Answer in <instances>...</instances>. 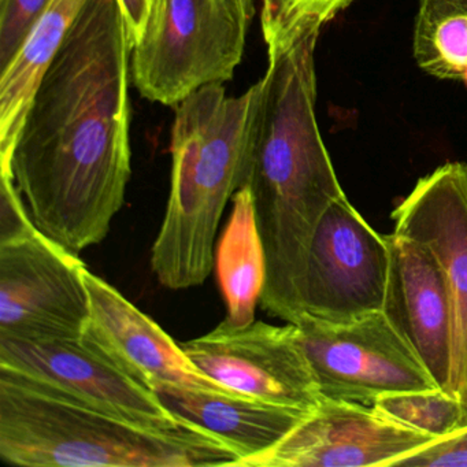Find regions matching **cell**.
I'll list each match as a JSON object with an SVG mask.
<instances>
[{
  "instance_id": "7402d4cb",
  "label": "cell",
  "mask_w": 467,
  "mask_h": 467,
  "mask_svg": "<svg viewBox=\"0 0 467 467\" xmlns=\"http://www.w3.org/2000/svg\"><path fill=\"white\" fill-rule=\"evenodd\" d=\"M119 4L127 23L128 37L133 48L143 34L152 0H119Z\"/></svg>"
},
{
  "instance_id": "52a82bcc",
  "label": "cell",
  "mask_w": 467,
  "mask_h": 467,
  "mask_svg": "<svg viewBox=\"0 0 467 467\" xmlns=\"http://www.w3.org/2000/svg\"><path fill=\"white\" fill-rule=\"evenodd\" d=\"M389 264L388 236L374 231L344 193L327 207L311 242L305 319L348 324L382 311Z\"/></svg>"
},
{
  "instance_id": "ac0fdd59",
  "label": "cell",
  "mask_w": 467,
  "mask_h": 467,
  "mask_svg": "<svg viewBox=\"0 0 467 467\" xmlns=\"http://www.w3.org/2000/svg\"><path fill=\"white\" fill-rule=\"evenodd\" d=\"M371 406L384 417L436 440L464 428L461 401L440 388L390 393L376 399Z\"/></svg>"
},
{
  "instance_id": "3957f363",
  "label": "cell",
  "mask_w": 467,
  "mask_h": 467,
  "mask_svg": "<svg viewBox=\"0 0 467 467\" xmlns=\"http://www.w3.org/2000/svg\"><path fill=\"white\" fill-rule=\"evenodd\" d=\"M259 81L240 97L209 84L176 106L171 192L151 251L158 283L171 291L202 285L228 202L244 185Z\"/></svg>"
},
{
  "instance_id": "5bb4252c",
  "label": "cell",
  "mask_w": 467,
  "mask_h": 467,
  "mask_svg": "<svg viewBox=\"0 0 467 467\" xmlns=\"http://www.w3.org/2000/svg\"><path fill=\"white\" fill-rule=\"evenodd\" d=\"M154 393L169 411L231 444L240 455L237 466L277 445L310 412L250 396L177 385H161Z\"/></svg>"
},
{
  "instance_id": "7a4b0ae2",
  "label": "cell",
  "mask_w": 467,
  "mask_h": 467,
  "mask_svg": "<svg viewBox=\"0 0 467 467\" xmlns=\"http://www.w3.org/2000/svg\"><path fill=\"white\" fill-rule=\"evenodd\" d=\"M0 458L23 467L237 466L231 444L202 426L151 429L0 365Z\"/></svg>"
},
{
  "instance_id": "2e32d148",
  "label": "cell",
  "mask_w": 467,
  "mask_h": 467,
  "mask_svg": "<svg viewBox=\"0 0 467 467\" xmlns=\"http://www.w3.org/2000/svg\"><path fill=\"white\" fill-rule=\"evenodd\" d=\"M232 204L214 264L226 306L223 321L243 327L255 321L256 306L266 283V255L248 185L236 191Z\"/></svg>"
},
{
  "instance_id": "30bf717a",
  "label": "cell",
  "mask_w": 467,
  "mask_h": 467,
  "mask_svg": "<svg viewBox=\"0 0 467 467\" xmlns=\"http://www.w3.org/2000/svg\"><path fill=\"white\" fill-rule=\"evenodd\" d=\"M395 234L425 245L441 267L451 311L452 365L448 392L467 426V185L463 163H447L418 180L392 213Z\"/></svg>"
},
{
  "instance_id": "9c48e42d",
  "label": "cell",
  "mask_w": 467,
  "mask_h": 467,
  "mask_svg": "<svg viewBox=\"0 0 467 467\" xmlns=\"http://www.w3.org/2000/svg\"><path fill=\"white\" fill-rule=\"evenodd\" d=\"M436 441L358 401L322 398L277 445L242 467H395Z\"/></svg>"
},
{
  "instance_id": "d6986e66",
  "label": "cell",
  "mask_w": 467,
  "mask_h": 467,
  "mask_svg": "<svg viewBox=\"0 0 467 467\" xmlns=\"http://www.w3.org/2000/svg\"><path fill=\"white\" fill-rule=\"evenodd\" d=\"M51 0H0V73L23 47Z\"/></svg>"
},
{
  "instance_id": "8fae6325",
  "label": "cell",
  "mask_w": 467,
  "mask_h": 467,
  "mask_svg": "<svg viewBox=\"0 0 467 467\" xmlns=\"http://www.w3.org/2000/svg\"><path fill=\"white\" fill-rule=\"evenodd\" d=\"M0 365L23 371L136 425L169 431L191 423L169 411L154 392L89 348L81 338H0Z\"/></svg>"
},
{
  "instance_id": "8992f818",
  "label": "cell",
  "mask_w": 467,
  "mask_h": 467,
  "mask_svg": "<svg viewBox=\"0 0 467 467\" xmlns=\"http://www.w3.org/2000/svg\"><path fill=\"white\" fill-rule=\"evenodd\" d=\"M87 266L37 229L0 243V338H81L89 319Z\"/></svg>"
},
{
  "instance_id": "5b68a950",
  "label": "cell",
  "mask_w": 467,
  "mask_h": 467,
  "mask_svg": "<svg viewBox=\"0 0 467 467\" xmlns=\"http://www.w3.org/2000/svg\"><path fill=\"white\" fill-rule=\"evenodd\" d=\"M296 327L324 398L371 404L390 393L439 388L384 311L348 324L306 318Z\"/></svg>"
},
{
  "instance_id": "e0dca14e",
  "label": "cell",
  "mask_w": 467,
  "mask_h": 467,
  "mask_svg": "<svg viewBox=\"0 0 467 467\" xmlns=\"http://www.w3.org/2000/svg\"><path fill=\"white\" fill-rule=\"evenodd\" d=\"M414 57L428 75L467 84V0H420Z\"/></svg>"
},
{
  "instance_id": "603a6c76",
  "label": "cell",
  "mask_w": 467,
  "mask_h": 467,
  "mask_svg": "<svg viewBox=\"0 0 467 467\" xmlns=\"http://www.w3.org/2000/svg\"><path fill=\"white\" fill-rule=\"evenodd\" d=\"M278 2L292 9L324 13L332 20L338 12L348 6L351 0H278Z\"/></svg>"
},
{
  "instance_id": "44dd1931",
  "label": "cell",
  "mask_w": 467,
  "mask_h": 467,
  "mask_svg": "<svg viewBox=\"0 0 467 467\" xmlns=\"http://www.w3.org/2000/svg\"><path fill=\"white\" fill-rule=\"evenodd\" d=\"M409 467H467V426L431 442L396 463Z\"/></svg>"
},
{
  "instance_id": "ffe728a7",
  "label": "cell",
  "mask_w": 467,
  "mask_h": 467,
  "mask_svg": "<svg viewBox=\"0 0 467 467\" xmlns=\"http://www.w3.org/2000/svg\"><path fill=\"white\" fill-rule=\"evenodd\" d=\"M0 243L12 242L37 231L10 171H0Z\"/></svg>"
},
{
  "instance_id": "6da1fadb",
  "label": "cell",
  "mask_w": 467,
  "mask_h": 467,
  "mask_svg": "<svg viewBox=\"0 0 467 467\" xmlns=\"http://www.w3.org/2000/svg\"><path fill=\"white\" fill-rule=\"evenodd\" d=\"M119 0H88L46 69L12 155L35 225L78 254L108 237L130 173V58Z\"/></svg>"
},
{
  "instance_id": "277c9868",
  "label": "cell",
  "mask_w": 467,
  "mask_h": 467,
  "mask_svg": "<svg viewBox=\"0 0 467 467\" xmlns=\"http://www.w3.org/2000/svg\"><path fill=\"white\" fill-rule=\"evenodd\" d=\"M254 13V0H152L132 48L141 97L177 106L202 87L231 80Z\"/></svg>"
},
{
  "instance_id": "4fadbf2b",
  "label": "cell",
  "mask_w": 467,
  "mask_h": 467,
  "mask_svg": "<svg viewBox=\"0 0 467 467\" xmlns=\"http://www.w3.org/2000/svg\"><path fill=\"white\" fill-rule=\"evenodd\" d=\"M388 243L389 275L382 311L417 352L437 387L448 392L452 341L450 300L441 267L417 240L393 232Z\"/></svg>"
},
{
  "instance_id": "cb8c5ba5",
  "label": "cell",
  "mask_w": 467,
  "mask_h": 467,
  "mask_svg": "<svg viewBox=\"0 0 467 467\" xmlns=\"http://www.w3.org/2000/svg\"><path fill=\"white\" fill-rule=\"evenodd\" d=\"M463 173H464V180H466V185H467V163H463Z\"/></svg>"
},
{
  "instance_id": "7c38bea8",
  "label": "cell",
  "mask_w": 467,
  "mask_h": 467,
  "mask_svg": "<svg viewBox=\"0 0 467 467\" xmlns=\"http://www.w3.org/2000/svg\"><path fill=\"white\" fill-rule=\"evenodd\" d=\"M89 319L81 340L154 392L161 385L234 393L202 373L157 322L119 289L86 270ZM237 395V393H234Z\"/></svg>"
},
{
  "instance_id": "ba28073f",
  "label": "cell",
  "mask_w": 467,
  "mask_h": 467,
  "mask_svg": "<svg viewBox=\"0 0 467 467\" xmlns=\"http://www.w3.org/2000/svg\"><path fill=\"white\" fill-rule=\"evenodd\" d=\"M182 347L202 373L237 395L306 411L324 398L296 325L234 327L223 321Z\"/></svg>"
},
{
  "instance_id": "9a60e30c",
  "label": "cell",
  "mask_w": 467,
  "mask_h": 467,
  "mask_svg": "<svg viewBox=\"0 0 467 467\" xmlns=\"http://www.w3.org/2000/svg\"><path fill=\"white\" fill-rule=\"evenodd\" d=\"M88 0H51L12 64L0 73V171L13 151L32 97Z\"/></svg>"
}]
</instances>
